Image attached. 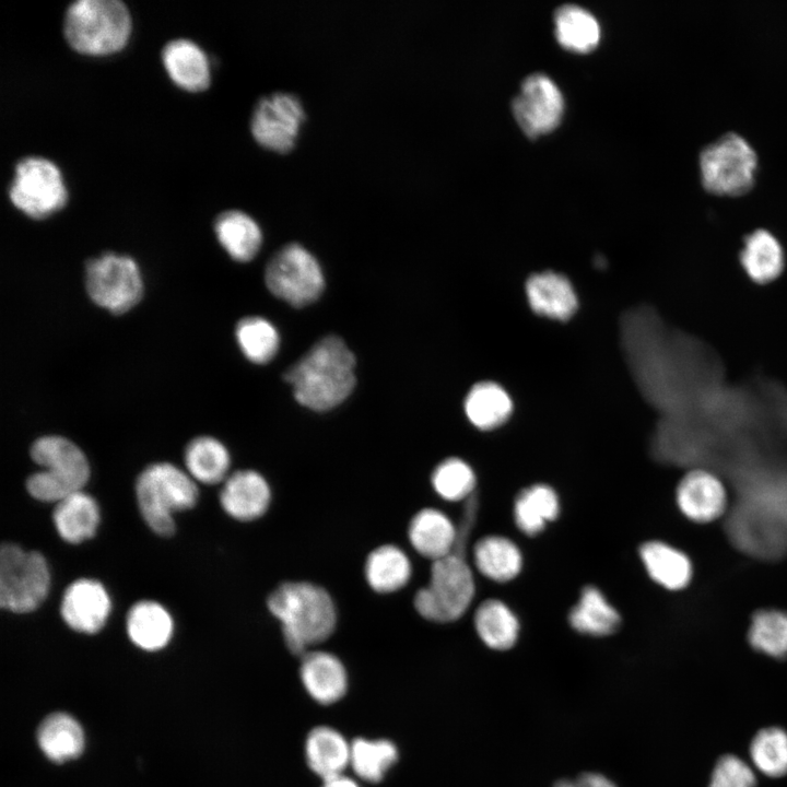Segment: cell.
Wrapping results in <instances>:
<instances>
[{
    "label": "cell",
    "mask_w": 787,
    "mask_h": 787,
    "mask_svg": "<svg viewBox=\"0 0 787 787\" xmlns=\"http://www.w3.org/2000/svg\"><path fill=\"white\" fill-rule=\"evenodd\" d=\"M173 619L158 602L142 600L127 615V633L138 647L153 651L163 648L173 634Z\"/></svg>",
    "instance_id": "cell-26"
},
{
    "label": "cell",
    "mask_w": 787,
    "mask_h": 787,
    "mask_svg": "<svg viewBox=\"0 0 787 787\" xmlns=\"http://www.w3.org/2000/svg\"><path fill=\"white\" fill-rule=\"evenodd\" d=\"M564 108L562 93L548 75L537 72L521 83L512 102L514 117L530 138L550 132L560 122Z\"/></svg>",
    "instance_id": "cell-13"
},
{
    "label": "cell",
    "mask_w": 787,
    "mask_h": 787,
    "mask_svg": "<svg viewBox=\"0 0 787 787\" xmlns=\"http://www.w3.org/2000/svg\"><path fill=\"white\" fill-rule=\"evenodd\" d=\"M475 474L462 459L450 457L441 461L431 474L434 492L445 501H467L474 494Z\"/></svg>",
    "instance_id": "cell-40"
},
{
    "label": "cell",
    "mask_w": 787,
    "mask_h": 787,
    "mask_svg": "<svg viewBox=\"0 0 787 787\" xmlns=\"http://www.w3.org/2000/svg\"><path fill=\"white\" fill-rule=\"evenodd\" d=\"M559 512V497L555 491L547 484L528 486L519 492L515 500L516 526L528 536L541 532L548 522L557 517Z\"/></svg>",
    "instance_id": "cell-32"
},
{
    "label": "cell",
    "mask_w": 787,
    "mask_h": 787,
    "mask_svg": "<svg viewBox=\"0 0 787 787\" xmlns=\"http://www.w3.org/2000/svg\"><path fill=\"white\" fill-rule=\"evenodd\" d=\"M30 454L43 468L26 480L28 493L38 501L58 503L82 491L89 481L90 466L84 453L66 437L42 436L32 444Z\"/></svg>",
    "instance_id": "cell-4"
},
{
    "label": "cell",
    "mask_w": 787,
    "mask_h": 787,
    "mask_svg": "<svg viewBox=\"0 0 787 787\" xmlns=\"http://www.w3.org/2000/svg\"><path fill=\"white\" fill-rule=\"evenodd\" d=\"M474 627L481 641L496 650L512 648L519 633V623L514 612L496 599L485 600L477 608Z\"/></svg>",
    "instance_id": "cell-33"
},
{
    "label": "cell",
    "mask_w": 787,
    "mask_h": 787,
    "mask_svg": "<svg viewBox=\"0 0 787 787\" xmlns=\"http://www.w3.org/2000/svg\"><path fill=\"white\" fill-rule=\"evenodd\" d=\"M413 566L407 552L393 543L374 548L364 563V578L376 594L389 595L403 589L412 578Z\"/></svg>",
    "instance_id": "cell-21"
},
{
    "label": "cell",
    "mask_w": 787,
    "mask_h": 787,
    "mask_svg": "<svg viewBox=\"0 0 787 787\" xmlns=\"http://www.w3.org/2000/svg\"><path fill=\"white\" fill-rule=\"evenodd\" d=\"M320 787H361L357 780L342 774L322 780Z\"/></svg>",
    "instance_id": "cell-43"
},
{
    "label": "cell",
    "mask_w": 787,
    "mask_h": 787,
    "mask_svg": "<svg viewBox=\"0 0 787 787\" xmlns=\"http://www.w3.org/2000/svg\"><path fill=\"white\" fill-rule=\"evenodd\" d=\"M676 501L681 513L697 524L720 517L727 506V493L719 478L710 471H689L679 482Z\"/></svg>",
    "instance_id": "cell-16"
},
{
    "label": "cell",
    "mask_w": 787,
    "mask_h": 787,
    "mask_svg": "<svg viewBox=\"0 0 787 787\" xmlns=\"http://www.w3.org/2000/svg\"><path fill=\"white\" fill-rule=\"evenodd\" d=\"M473 559L478 571L497 583L515 578L522 566L518 547L512 540L500 536H488L477 541Z\"/></svg>",
    "instance_id": "cell-30"
},
{
    "label": "cell",
    "mask_w": 787,
    "mask_h": 787,
    "mask_svg": "<svg viewBox=\"0 0 787 787\" xmlns=\"http://www.w3.org/2000/svg\"><path fill=\"white\" fill-rule=\"evenodd\" d=\"M136 496L141 515L157 535L175 532L173 513L192 508L198 488L190 475L169 462L148 466L136 482Z\"/></svg>",
    "instance_id": "cell-5"
},
{
    "label": "cell",
    "mask_w": 787,
    "mask_h": 787,
    "mask_svg": "<svg viewBox=\"0 0 787 787\" xmlns=\"http://www.w3.org/2000/svg\"><path fill=\"white\" fill-rule=\"evenodd\" d=\"M287 649L297 656L315 649L336 631L338 610L330 592L308 580H287L267 598Z\"/></svg>",
    "instance_id": "cell-1"
},
{
    "label": "cell",
    "mask_w": 787,
    "mask_h": 787,
    "mask_svg": "<svg viewBox=\"0 0 787 787\" xmlns=\"http://www.w3.org/2000/svg\"><path fill=\"white\" fill-rule=\"evenodd\" d=\"M215 236L225 251L236 261L251 260L262 244L259 224L244 211L221 212L214 221Z\"/></svg>",
    "instance_id": "cell-25"
},
{
    "label": "cell",
    "mask_w": 787,
    "mask_h": 787,
    "mask_svg": "<svg viewBox=\"0 0 787 787\" xmlns=\"http://www.w3.org/2000/svg\"><path fill=\"white\" fill-rule=\"evenodd\" d=\"M299 679L307 694L320 705L339 702L349 688V676L334 654L312 649L301 656Z\"/></svg>",
    "instance_id": "cell-17"
},
{
    "label": "cell",
    "mask_w": 787,
    "mask_h": 787,
    "mask_svg": "<svg viewBox=\"0 0 787 787\" xmlns=\"http://www.w3.org/2000/svg\"><path fill=\"white\" fill-rule=\"evenodd\" d=\"M110 609V598L104 586L94 579L80 578L67 587L60 613L72 630L95 634L105 625Z\"/></svg>",
    "instance_id": "cell-15"
},
{
    "label": "cell",
    "mask_w": 787,
    "mask_h": 787,
    "mask_svg": "<svg viewBox=\"0 0 787 787\" xmlns=\"http://www.w3.org/2000/svg\"><path fill=\"white\" fill-rule=\"evenodd\" d=\"M271 502L272 489L269 481L254 469H242L228 474L220 491L223 510L242 522L263 517Z\"/></svg>",
    "instance_id": "cell-14"
},
{
    "label": "cell",
    "mask_w": 787,
    "mask_h": 787,
    "mask_svg": "<svg viewBox=\"0 0 787 787\" xmlns=\"http://www.w3.org/2000/svg\"><path fill=\"white\" fill-rule=\"evenodd\" d=\"M740 261L755 282L775 280L784 268V250L777 237L765 228H756L744 237Z\"/></svg>",
    "instance_id": "cell-27"
},
{
    "label": "cell",
    "mask_w": 787,
    "mask_h": 787,
    "mask_svg": "<svg viewBox=\"0 0 787 787\" xmlns=\"http://www.w3.org/2000/svg\"><path fill=\"white\" fill-rule=\"evenodd\" d=\"M11 202L33 219H44L63 207L67 190L59 168L40 156L21 158L9 187Z\"/></svg>",
    "instance_id": "cell-11"
},
{
    "label": "cell",
    "mask_w": 787,
    "mask_h": 787,
    "mask_svg": "<svg viewBox=\"0 0 787 787\" xmlns=\"http://www.w3.org/2000/svg\"><path fill=\"white\" fill-rule=\"evenodd\" d=\"M571 626L585 635L607 636L613 634L621 624L618 611L595 586L585 587L579 600L569 612Z\"/></svg>",
    "instance_id": "cell-28"
},
{
    "label": "cell",
    "mask_w": 787,
    "mask_h": 787,
    "mask_svg": "<svg viewBox=\"0 0 787 787\" xmlns=\"http://www.w3.org/2000/svg\"><path fill=\"white\" fill-rule=\"evenodd\" d=\"M235 337L246 359L256 364L270 362L279 351L280 336L277 328L259 316L240 319L235 328Z\"/></svg>",
    "instance_id": "cell-37"
},
{
    "label": "cell",
    "mask_w": 787,
    "mask_h": 787,
    "mask_svg": "<svg viewBox=\"0 0 787 787\" xmlns=\"http://www.w3.org/2000/svg\"><path fill=\"white\" fill-rule=\"evenodd\" d=\"M295 400L314 411L342 403L355 386V356L337 336L316 342L284 373Z\"/></svg>",
    "instance_id": "cell-2"
},
{
    "label": "cell",
    "mask_w": 787,
    "mask_h": 787,
    "mask_svg": "<svg viewBox=\"0 0 787 787\" xmlns=\"http://www.w3.org/2000/svg\"><path fill=\"white\" fill-rule=\"evenodd\" d=\"M398 756L392 741L360 737L351 741L350 768L356 778L375 784L384 779Z\"/></svg>",
    "instance_id": "cell-36"
},
{
    "label": "cell",
    "mask_w": 787,
    "mask_h": 787,
    "mask_svg": "<svg viewBox=\"0 0 787 787\" xmlns=\"http://www.w3.org/2000/svg\"><path fill=\"white\" fill-rule=\"evenodd\" d=\"M554 787H618L612 780L599 773H584L575 779H561Z\"/></svg>",
    "instance_id": "cell-42"
},
{
    "label": "cell",
    "mask_w": 787,
    "mask_h": 787,
    "mask_svg": "<svg viewBox=\"0 0 787 787\" xmlns=\"http://www.w3.org/2000/svg\"><path fill=\"white\" fill-rule=\"evenodd\" d=\"M52 520L58 535L69 543H81L96 533L99 508L83 491L74 492L56 503Z\"/></svg>",
    "instance_id": "cell-24"
},
{
    "label": "cell",
    "mask_w": 787,
    "mask_h": 787,
    "mask_svg": "<svg viewBox=\"0 0 787 787\" xmlns=\"http://www.w3.org/2000/svg\"><path fill=\"white\" fill-rule=\"evenodd\" d=\"M513 404L508 393L497 384H475L465 400L469 421L480 430H492L502 425L512 413Z\"/></svg>",
    "instance_id": "cell-35"
},
{
    "label": "cell",
    "mask_w": 787,
    "mask_h": 787,
    "mask_svg": "<svg viewBox=\"0 0 787 787\" xmlns=\"http://www.w3.org/2000/svg\"><path fill=\"white\" fill-rule=\"evenodd\" d=\"M753 768L735 754L719 757L713 768L708 787H755Z\"/></svg>",
    "instance_id": "cell-41"
},
{
    "label": "cell",
    "mask_w": 787,
    "mask_h": 787,
    "mask_svg": "<svg viewBox=\"0 0 787 787\" xmlns=\"http://www.w3.org/2000/svg\"><path fill=\"white\" fill-rule=\"evenodd\" d=\"M184 460L189 475L201 483H223L228 477L230 453L212 436L192 438L185 448Z\"/></svg>",
    "instance_id": "cell-29"
},
{
    "label": "cell",
    "mask_w": 787,
    "mask_h": 787,
    "mask_svg": "<svg viewBox=\"0 0 787 787\" xmlns=\"http://www.w3.org/2000/svg\"><path fill=\"white\" fill-rule=\"evenodd\" d=\"M759 156L740 133L727 131L702 148L698 154L701 183L719 196H739L755 183Z\"/></svg>",
    "instance_id": "cell-7"
},
{
    "label": "cell",
    "mask_w": 787,
    "mask_h": 787,
    "mask_svg": "<svg viewBox=\"0 0 787 787\" xmlns=\"http://www.w3.org/2000/svg\"><path fill=\"white\" fill-rule=\"evenodd\" d=\"M265 281L274 296L295 307L312 304L325 287L318 260L298 243L286 244L271 257Z\"/></svg>",
    "instance_id": "cell-10"
},
{
    "label": "cell",
    "mask_w": 787,
    "mask_h": 787,
    "mask_svg": "<svg viewBox=\"0 0 787 787\" xmlns=\"http://www.w3.org/2000/svg\"><path fill=\"white\" fill-rule=\"evenodd\" d=\"M748 639L757 651L774 658L787 656V612L762 609L752 616Z\"/></svg>",
    "instance_id": "cell-39"
},
{
    "label": "cell",
    "mask_w": 787,
    "mask_h": 787,
    "mask_svg": "<svg viewBox=\"0 0 787 787\" xmlns=\"http://www.w3.org/2000/svg\"><path fill=\"white\" fill-rule=\"evenodd\" d=\"M131 28L129 11L120 0H77L64 11L62 31L68 44L87 55L120 49Z\"/></svg>",
    "instance_id": "cell-3"
},
{
    "label": "cell",
    "mask_w": 787,
    "mask_h": 787,
    "mask_svg": "<svg viewBox=\"0 0 787 787\" xmlns=\"http://www.w3.org/2000/svg\"><path fill=\"white\" fill-rule=\"evenodd\" d=\"M554 26L557 42L575 52L591 51L600 39V27L596 17L576 4L557 8Z\"/></svg>",
    "instance_id": "cell-34"
},
{
    "label": "cell",
    "mask_w": 787,
    "mask_h": 787,
    "mask_svg": "<svg viewBox=\"0 0 787 787\" xmlns=\"http://www.w3.org/2000/svg\"><path fill=\"white\" fill-rule=\"evenodd\" d=\"M304 753L309 770L321 780L350 768L351 742L333 727H314L306 736Z\"/></svg>",
    "instance_id": "cell-19"
},
{
    "label": "cell",
    "mask_w": 787,
    "mask_h": 787,
    "mask_svg": "<svg viewBox=\"0 0 787 787\" xmlns=\"http://www.w3.org/2000/svg\"><path fill=\"white\" fill-rule=\"evenodd\" d=\"M526 294L533 312L552 319L566 320L577 308L571 282L553 271L532 274L526 282Z\"/></svg>",
    "instance_id": "cell-22"
},
{
    "label": "cell",
    "mask_w": 787,
    "mask_h": 787,
    "mask_svg": "<svg viewBox=\"0 0 787 787\" xmlns=\"http://www.w3.org/2000/svg\"><path fill=\"white\" fill-rule=\"evenodd\" d=\"M85 289L90 298L113 314L133 308L143 294L139 266L129 256L104 252L85 265Z\"/></svg>",
    "instance_id": "cell-9"
},
{
    "label": "cell",
    "mask_w": 787,
    "mask_h": 787,
    "mask_svg": "<svg viewBox=\"0 0 787 787\" xmlns=\"http://www.w3.org/2000/svg\"><path fill=\"white\" fill-rule=\"evenodd\" d=\"M305 120L299 97L278 91L261 96L251 113L250 131L258 143L278 152L291 150Z\"/></svg>",
    "instance_id": "cell-12"
},
{
    "label": "cell",
    "mask_w": 787,
    "mask_h": 787,
    "mask_svg": "<svg viewBox=\"0 0 787 787\" xmlns=\"http://www.w3.org/2000/svg\"><path fill=\"white\" fill-rule=\"evenodd\" d=\"M37 741L42 751L55 762H64L81 754L84 735L79 723L63 713L46 717L37 730Z\"/></svg>",
    "instance_id": "cell-31"
},
{
    "label": "cell",
    "mask_w": 787,
    "mask_h": 787,
    "mask_svg": "<svg viewBox=\"0 0 787 787\" xmlns=\"http://www.w3.org/2000/svg\"><path fill=\"white\" fill-rule=\"evenodd\" d=\"M475 584L467 557L451 553L432 562L427 585L416 590L413 607L424 620L450 623L469 609Z\"/></svg>",
    "instance_id": "cell-6"
},
{
    "label": "cell",
    "mask_w": 787,
    "mask_h": 787,
    "mask_svg": "<svg viewBox=\"0 0 787 787\" xmlns=\"http://www.w3.org/2000/svg\"><path fill=\"white\" fill-rule=\"evenodd\" d=\"M407 537L419 555L434 562L454 552L457 527L442 510L424 507L410 519Z\"/></svg>",
    "instance_id": "cell-18"
},
{
    "label": "cell",
    "mask_w": 787,
    "mask_h": 787,
    "mask_svg": "<svg viewBox=\"0 0 787 787\" xmlns=\"http://www.w3.org/2000/svg\"><path fill=\"white\" fill-rule=\"evenodd\" d=\"M749 754L754 767L765 776H786L787 731L777 726L760 729L751 740Z\"/></svg>",
    "instance_id": "cell-38"
},
{
    "label": "cell",
    "mask_w": 787,
    "mask_h": 787,
    "mask_svg": "<svg viewBox=\"0 0 787 787\" xmlns=\"http://www.w3.org/2000/svg\"><path fill=\"white\" fill-rule=\"evenodd\" d=\"M641 560L649 577L669 590L685 588L693 575L690 557L662 541H647L639 548Z\"/></svg>",
    "instance_id": "cell-23"
},
{
    "label": "cell",
    "mask_w": 787,
    "mask_h": 787,
    "mask_svg": "<svg viewBox=\"0 0 787 787\" xmlns=\"http://www.w3.org/2000/svg\"><path fill=\"white\" fill-rule=\"evenodd\" d=\"M50 573L45 557L14 543L0 549V606L14 613L37 609L46 599Z\"/></svg>",
    "instance_id": "cell-8"
},
{
    "label": "cell",
    "mask_w": 787,
    "mask_h": 787,
    "mask_svg": "<svg viewBox=\"0 0 787 787\" xmlns=\"http://www.w3.org/2000/svg\"><path fill=\"white\" fill-rule=\"evenodd\" d=\"M169 78L181 89L197 92L210 83V63L204 51L192 40L174 38L161 51Z\"/></svg>",
    "instance_id": "cell-20"
}]
</instances>
